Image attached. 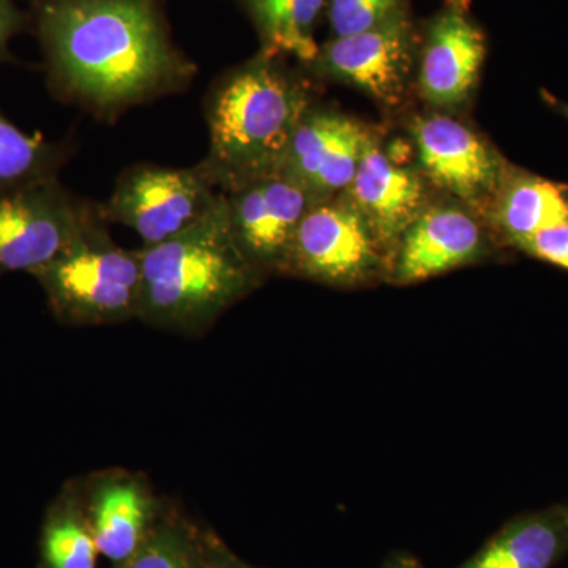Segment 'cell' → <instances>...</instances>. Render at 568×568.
Segmentation results:
<instances>
[{"label":"cell","mask_w":568,"mask_h":568,"mask_svg":"<svg viewBox=\"0 0 568 568\" xmlns=\"http://www.w3.org/2000/svg\"><path fill=\"white\" fill-rule=\"evenodd\" d=\"M36 17L52 85L99 118L178 92L194 77L160 0H37Z\"/></svg>","instance_id":"obj_1"},{"label":"cell","mask_w":568,"mask_h":568,"mask_svg":"<svg viewBox=\"0 0 568 568\" xmlns=\"http://www.w3.org/2000/svg\"><path fill=\"white\" fill-rule=\"evenodd\" d=\"M138 320L162 331L194 335L260 286L264 278L235 244L222 201L173 239L142 246Z\"/></svg>","instance_id":"obj_2"},{"label":"cell","mask_w":568,"mask_h":568,"mask_svg":"<svg viewBox=\"0 0 568 568\" xmlns=\"http://www.w3.org/2000/svg\"><path fill=\"white\" fill-rule=\"evenodd\" d=\"M261 50L213 85L205 103L211 148L203 160L222 192L276 173L312 106L304 81Z\"/></svg>","instance_id":"obj_3"},{"label":"cell","mask_w":568,"mask_h":568,"mask_svg":"<svg viewBox=\"0 0 568 568\" xmlns=\"http://www.w3.org/2000/svg\"><path fill=\"white\" fill-rule=\"evenodd\" d=\"M102 215L58 257L32 272L61 323L118 324L138 316L141 295L140 250L112 241Z\"/></svg>","instance_id":"obj_4"},{"label":"cell","mask_w":568,"mask_h":568,"mask_svg":"<svg viewBox=\"0 0 568 568\" xmlns=\"http://www.w3.org/2000/svg\"><path fill=\"white\" fill-rule=\"evenodd\" d=\"M223 192L203 163L193 168L136 164L119 178L104 222L130 227L142 246L162 244L200 223L222 201Z\"/></svg>","instance_id":"obj_5"},{"label":"cell","mask_w":568,"mask_h":568,"mask_svg":"<svg viewBox=\"0 0 568 568\" xmlns=\"http://www.w3.org/2000/svg\"><path fill=\"white\" fill-rule=\"evenodd\" d=\"M100 207L81 200L59 178L0 193V275L51 263L99 219Z\"/></svg>","instance_id":"obj_6"},{"label":"cell","mask_w":568,"mask_h":568,"mask_svg":"<svg viewBox=\"0 0 568 568\" xmlns=\"http://www.w3.org/2000/svg\"><path fill=\"white\" fill-rule=\"evenodd\" d=\"M386 274V253L364 216L342 194L310 209L283 272L343 290L366 286Z\"/></svg>","instance_id":"obj_7"},{"label":"cell","mask_w":568,"mask_h":568,"mask_svg":"<svg viewBox=\"0 0 568 568\" xmlns=\"http://www.w3.org/2000/svg\"><path fill=\"white\" fill-rule=\"evenodd\" d=\"M235 244L261 275L282 274L298 224L320 197L276 171L224 192Z\"/></svg>","instance_id":"obj_8"},{"label":"cell","mask_w":568,"mask_h":568,"mask_svg":"<svg viewBox=\"0 0 568 568\" xmlns=\"http://www.w3.org/2000/svg\"><path fill=\"white\" fill-rule=\"evenodd\" d=\"M418 47L420 37L406 14L372 31L332 37L320 44L310 69L354 85L386 106H396L405 99Z\"/></svg>","instance_id":"obj_9"},{"label":"cell","mask_w":568,"mask_h":568,"mask_svg":"<svg viewBox=\"0 0 568 568\" xmlns=\"http://www.w3.org/2000/svg\"><path fill=\"white\" fill-rule=\"evenodd\" d=\"M487 58V37L470 13V0H444L418 47V85L436 108H457L476 89Z\"/></svg>","instance_id":"obj_10"},{"label":"cell","mask_w":568,"mask_h":568,"mask_svg":"<svg viewBox=\"0 0 568 568\" xmlns=\"http://www.w3.org/2000/svg\"><path fill=\"white\" fill-rule=\"evenodd\" d=\"M413 136L433 185L469 204L491 203L506 163L473 129L450 115L432 114L414 122Z\"/></svg>","instance_id":"obj_11"},{"label":"cell","mask_w":568,"mask_h":568,"mask_svg":"<svg viewBox=\"0 0 568 568\" xmlns=\"http://www.w3.org/2000/svg\"><path fill=\"white\" fill-rule=\"evenodd\" d=\"M491 252L476 216L457 205H426L387 260V282L413 284L484 260Z\"/></svg>","instance_id":"obj_12"},{"label":"cell","mask_w":568,"mask_h":568,"mask_svg":"<svg viewBox=\"0 0 568 568\" xmlns=\"http://www.w3.org/2000/svg\"><path fill=\"white\" fill-rule=\"evenodd\" d=\"M372 138L368 129L353 118L312 104L295 129L280 171L321 201L331 200L353 182Z\"/></svg>","instance_id":"obj_13"},{"label":"cell","mask_w":568,"mask_h":568,"mask_svg":"<svg viewBox=\"0 0 568 568\" xmlns=\"http://www.w3.org/2000/svg\"><path fill=\"white\" fill-rule=\"evenodd\" d=\"M342 196L364 216L387 260L428 205L420 174L396 164L375 138L366 144L353 182Z\"/></svg>","instance_id":"obj_14"},{"label":"cell","mask_w":568,"mask_h":568,"mask_svg":"<svg viewBox=\"0 0 568 568\" xmlns=\"http://www.w3.org/2000/svg\"><path fill=\"white\" fill-rule=\"evenodd\" d=\"M91 528L97 549L122 564L141 547L152 521L153 499L136 474L111 470L92 481Z\"/></svg>","instance_id":"obj_15"},{"label":"cell","mask_w":568,"mask_h":568,"mask_svg":"<svg viewBox=\"0 0 568 568\" xmlns=\"http://www.w3.org/2000/svg\"><path fill=\"white\" fill-rule=\"evenodd\" d=\"M567 552L566 511L555 506L511 518L457 568H551Z\"/></svg>","instance_id":"obj_16"},{"label":"cell","mask_w":568,"mask_h":568,"mask_svg":"<svg viewBox=\"0 0 568 568\" xmlns=\"http://www.w3.org/2000/svg\"><path fill=\"white\" fill-rule=\"evenodd\" d=\"M489 204L493 223L515 246L568 220L567 186L532 174L506 173Z\"/></svg>","instance_id":"obj_17"},{"label":"cell","mask_w":568,"mask_h":568,"mask_svg":"<svg viewBox=\"0 0 568 568\" xmlns=\"http://www.w3.org/2000/svg\"><path fill=\"white\" fill-rule=\"evenodd\" d=\"M327 0H239L260 36L263 50L293 55L306 67L315 62L316 28Z\"/></svg>","instance_id":"obj_18"},{"label":"cell","mask_w":568,"mask_h":568,"mask_svg":"<svg viewBox=\"0 0 568 568\" xmlns=\"http://www.w3.org/2000/svg\"><path fill=\"white\" fill-rule=\"evenodd\" d=\"M41 568H95L91 523L82 515L77 489H67L52 504L41 532Z\"/></svg>","instance_id":"obj_19"},{"label":"cell","mask_w":568,"mask_h":568,"mask_svg":"<svg viewBox=\"0 0 568 568\" xmlns=\"http://www.w3.org/2000/svg\"><path fill=\"white\" fill-rule=\"evenodd\" d=\"M69 149L18 129L0 112V193L58 178Z\"/></svg>","instance_id":"obj_20"},{"label":"cell","mask_w":568,"mask_h":568,"mask_svg":"<svg viewBox=\"0 0 568 568\" xmlns=\"http://www.w3.org/2000/svg\"><path fill=\"white\" fill-rule=\"evenodd\" d=\"M409 14V0H327L325 17L332 37L372 31Z\"/></svg>","instance_id":"obj_21"},{"label":"cell","mask_w":568,"mask_h":568,"mask_svg":"<svg viewBox=\"0 0 568 568\" xmlns=\"http://www.w3.org/2000/svg\"><path fill=\"white\" fill-rule=\"evenodd\" d=\"M121 568H203L182 530L160 525L149 530L141 547L123 560Z\"/></svg>","instance_id":"obj_22"},{"label":"cell","mask_w":568,"mask_h":568,"mask_svg":"<svg viewBox=\"0 0 568 568\" xmlns=\"http://www.w3.org/2000/svg\"><path fill=\"white\" fill-rule=\"evenodd\" d=\"M529 256L568 271V220L538 231L517 245Z\"/></svg>","instance_id":"obj_23"},{"label":"cell","mask_w":568,"mask_h":568,"mask_svg":"<svg viewBox=\"0 0 568 568\" xmlns=\"http://www.w3.org/2000/svg\"><path fill=\"white\" fill-rule=\"evenodd\" d=\"M22 18L13 0H0V61L9 58L11 37L20 31Z\"/></svg>","instance_id":"obj_24"},{"label":"cell","mask_w":568,"mask_h":568,"mask_svg":"<svg viewBox=\"0 0 568 568\" xmlns=\"http://www.w3.org/2000/svg\"><path fill=\"white\" fill-rule=\"evenodd\" d=\"M381 568H425L424 564L409 552H394Z\"/></svg>","instance_id":"obj_25"},{"label":"cell","mask_w":568,"mask_h":568,"mask_svg":"<svg viewBox=\"0 0 568 568\" xmlns=\"http://www.w3.org/2000/svg\"><path fill=\"white\" fill-rule=\"evenodd\" d=\"M215 564H211V566H204L203 568H252L246 567L244 564L237 562V560L226 558V556H222L219 558Z\"/></svg>","instance_id":"obj_26"},{"label":"cell","mask_w":568,"mask_h":568,"mask_svg":"<svg viewBox=\"0 0 568 568\" xmlns=\"http://www.w3.org/2000/svg\"><path fill=\"white\" fill-rule=\"evenodd\" d=\"M560 112H562V114L567 115V118H568V106H564V104H562V106H560Z\"/></svg>","instance_id":"obj_27"},{"label":"cell","mask_w":568,"mask_h":568,"mask_svg":"<svg viewBox=\"0 0 568 568\" xmlns=\"http://www.w3.org/2000/svg\"><path fill=\"white\" fill-rule=\"evenodd\" d=\"M564 511H566L567 525H568V504L564 506Z\"/></svg>","instance_id":"obj_28"}]
</instances>
